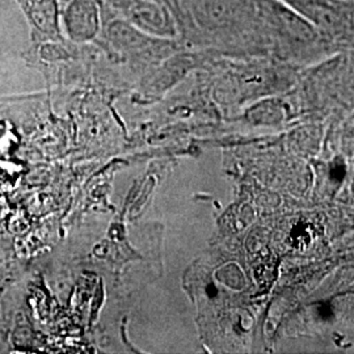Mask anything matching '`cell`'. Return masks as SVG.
<instances>
[{
  "label": "cell",
  "mask_w": 354,
  "mask_h": 354,
  "mask_svg": "<svg viewBox=\"0 0 354 354\" xmlns=\"http://www.w3.org/2000/svg\"><path fill=\"white\" fill-rule=\"evenodd\" d=\"M317 28L320 35H352L353 0H279Z\"/></svg>",
  "instance_id": "1"
},
{
  "label": "cell",
  "mask_w": 354,
  "mask_h": 354,
  "mask_svg": "<svg viewBox=\"0 0 354 354\" xmlns=\"http://www.w3.org/2000/svg\"><path fill=\"white\" fill-rule=\"evenodd\" d=\"M257 10L269 30L283 39L310 44L320 36L315 26L279 0H259Z\"/></svg>",
  "instance_id": "2"
},
{
  "label": "cell",
  "mask_w": 354,
  "mask_h": 354,
  "mask_svg": "<svg viewBox=\"0 0 354 354\" xmlns=\"http://www.w3.org/2000/svg\"><path fill=\"white\" fill-rule=\"evenodd\" d=\"M129 17L131 26L151 37L165 39L177 35L176 21L160 0H133Z\"/></svg>",
  "instance_id": "3"
},
{
  "label": "cell",
  "mask_w": 354,
  "mask_h": 354,
  "mask_svg": "<svg viewBox=\"0 0 354 354\" xmlns=\"http://www.w3.org/2000/svg\"><path fill=\"white\" fill-rule=\"evenodd\" d=\"M70 33L75 37L89 38L99 29V10L93 0H76L67 17Z\"/></svg>",
  "instance_id": "4"
},
{
  "label": "cell",
  "mask_w": 354,
  "mask_h": 354,
  "mask_svg": "<svg viewBox=\"0 0 354 354\" xmlns=\"http://www.w3.org/2000/svg\"><path fill=\"white\" fill-rule=\"evenodd\" d=\"M345 175V167L344 165H336L335 168H332L330 171V176L336 180H342V177Z\"/></svg>",
  "instance_id": "5"
}]
</instances>
